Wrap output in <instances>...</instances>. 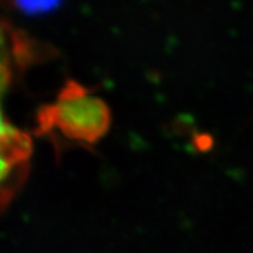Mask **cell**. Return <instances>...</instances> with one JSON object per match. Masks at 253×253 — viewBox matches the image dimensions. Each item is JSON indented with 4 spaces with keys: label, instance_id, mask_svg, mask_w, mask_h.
Masks as SVG:
<instances>
[{
    "label": "cell",
    "instance_id": "6da1fadb",
    "mask_svg": "<svg viewBox=\"0 0 253 253\" xmlns=\"http://www.w3.org/2000/svg\"><path fill=\"white\" fill-rule=\"evenodd\" d=\"M36 41L0 18V214L27 180L33 139L6 114L4 101L17 79L44 54Z\"/></svg>",
    "mask_w": 253,
    "mask_h": 253
},
{
    "label": "cell",
    "instance_id": "7a4b0ae2",
    "mask_svg": "<svg viewBox=\"0 0 253 253\" xmlns=\"http://www.w3.org/2000/svg\"><path fill=\"white\" fill-rule=\"evenodd\" d=\"M40 128L81 144H94L111 126L109 106L89 89L69 81L54 103L40 111Z\"/></svg>",
    "mask_w": 253,
    "mask_h": 253
},
{
    "label": "cell",
    "instance_id": "3957f363",
    "mask_svg": "<svg viewBox=\"0 0 253 253\" xmlns=\"http://www.w3.org/2000/svg\"><path fill=\"white\" fill-rule=\"evenodd\" d=\"M62 0H0V7L16 13L37 16L55 10Z\"/></svg>",
    "mask_w": 253,
    "mask_h": 253
}]
</instances>
